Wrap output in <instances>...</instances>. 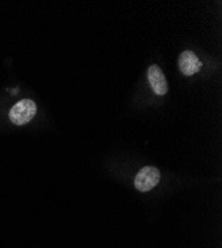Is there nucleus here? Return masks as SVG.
I'll return each instance as SVG.
<instances>
[{"label": "nucleus", "instance_id": "1", "mask_svg": "<svg viewBox=\"0 0 222 248\" xmlns=\"http://www.w3.org/2000/svg\"><path fill=\"white\" fill-rule=\"evenodd\" d=\"M37 112L35 102L31 99H22L11 108L9 118L16 125H24L30 122Z\"/></svg>", "mask_w": 222, "mask_h": 248}, {"label": "nucleus", "instance_id": "2", "mask_svg": "<svg viewBox=\"0 0 222 248\" xmlns=\"http://www.w3.org/2000/svg\"><path fill=\"white\" fill-rule=\"evenodd\" d=\"M160 181L159 171L153 166H147L140 170L135 179V187L137 190L147 193L153 190Z\"/></svg>", "mask_w": 222, "mask_h": 248}, {"label": "nucleus", "instance_id": "3", "mask_svg": "<svg viewBox=\"0 0 222 248\" xmlns=\"http://www.w3.org/2000/svg\"><path fill=\"white\" fill-rule=\"evenodd\" d=\"M179 69L185 76H192L200 71L203 63L198 60L197 56L192 51H185L178 58Z\"/></svg>", "mask_w": 222, "mask_h": 248}, {"label": "nucleus", "instance_id": "4", "mask_svg": "<svg viewBox=\"0 0 222 248\" xmlns=\"http://www.w3.org/2000/svg\"><path fill=\"white\" fill-rule=\"evenodd\" d=\"M148 78L151 84V87L153 91L158 94V95H164L169 91V85L167 78L160 70V68L156 65H152L149 68L148 71Z\"/></svg>", "mask_w": 222, "mask_h": 248}]
</instances>
